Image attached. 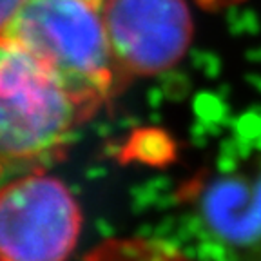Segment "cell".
Returning <instances> with one entry per match:
<instances>
[{
	"label": "cell",
	"mask_w": 261,
	"mask_h": 261,
	"mask_svg": "<svg viewBox=\"0 0 261 261\" xmlns=\"http://www.w3.org/2000/svg\"><path fill=\"white\" fill-rule=\"evenodd\" d=\"M4 35L35 55L94 113L123 84L100 0H24Z\"/></svg>",
	"instance_id": "7a4b0ae2"
},
{
	"label": "cell",
	"mask_w": 261,
	"mask_h": 261,
	"mask_svg": "<svg viewBox=\"0 0 261 261\" xmlns=\"http://www.w3.org/2000/svg\"><path fill=\"white\" fill-rule=\"evenodd\" d=\"M84 261H198L176 245L143 236L109 238L98 243Z\"/></svg>",
	"instance_id": "8992f818"
},
{
	"label": "cell",
	"mask_w": 261,
	"mask_h": 261,
	"mask_svg": "<svg viewBox=\"0 0 261 261\" xmlns=\"http://www.w3.org/2000/svg\"><path fill=\"white\" fill-rule=\"evenodd\" d=\"M111 51L122 80L174 67L191 44L185 0H100Z\"/></svg>",
	"instance_id": "5b68a950"
},
{
	"label": "cell",
	"mask_w": 261,
	"mask_h": 261,
	"mask_svg": "<svg viewBox=\"0 0 261 261\" xmlns=\"http://www.w3.org/2000/svg\"><path fill=\"white\" fill-rule=\"evenodd\" d=\"M94 114L35 55L0 33V178L64 158Z\"/></svg>",
	"instance_id": "6da1fadb"
},
{
	"label": "cell",
	"mask_w": 261,
	"mask_h": 261,
	"mask_svg": "<svg viewBox=\"0 0 261 261\" xmlns=\"http://www.w3.org/2000/svg\"><path fill=\"white\" fill-rule=\"evenodd\" d=\"M80 228L76 198L45 169L0 185V261H67Z\"/></svg>",
	"instance_id": "277c9868"
},
{
	"label": "cell",
	"mask_w": 261,
	"mask_h": 261,
	"mask_svg": "<svg viewBox=\"0 0 261 261\" xmlns=\"http://www.w3.org/2000/svg\"><path fill=\"white\" fill-rule=\"evenodd\" d=\"M22 4H24V0H0V33L6 31L13 16L22 8Z\"/></svg>",
	"instance_id": "52a82bcc"
},
{
	"label": "cell",
	"mask_w": 261,
	"mask_h": 261,
	"mask_svg": "<svg viewBox=\"0 0 261 261\" xmlns=\"http://www.w3.org/2000/svg\"><path fill=\"white\" fill-rule=\"evenodd\" d=\"M176 198L214 257L261 261V154L196 172L179 185Z\"/></svg>",
	"instance_id": "3957f363"
}]
</instances>
